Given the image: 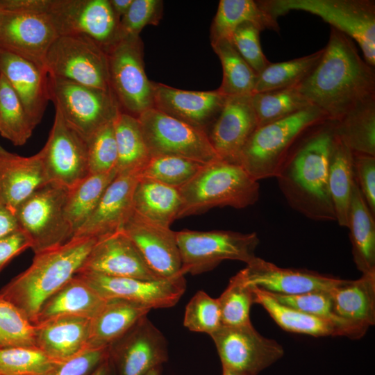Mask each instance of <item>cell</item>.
<instances>
[{
  "label": "cell",
  "instance_id": "f35d334b",
  "mask_svg": "<svg viewBox=\"0 0 375 375\" xmlns=\"http://www.w3.org/2000/svg\"><path fill=\"white\" fill-rule=\"evenodd\" d=\"M222 67L223 77L217 89L226 97L252 94L257 74L236 50L229 39L210 43Z\"/></svg>",
  "mask_w": 375,
  "mask_h": 375
},
{
  "label": "cell",
  "instance_id": "680465c9",
  "mask_svg": "<svg viewBox=\"0 0 375 375\" xmlns=\"http://www.w3.org/2000/svg\"><path fill=\"white\" fill-rule=\"evenodd\" d=\"M115 15L120 19L128 10L133 0H109Z\"/></svg>",
  "mask_w": 375,
  "mask_h": 375
},
{
  "label": "cell",
  "instance_id": "bcb514c9",
  "mask_svg": "<svg viewBox=\"0 0 375 375\" xmlns=\"http://www.w3.org/2000/svg\"><path fill=\"white\" fill-rule=\"evenodd\" d=\"M58 362L37 347L0 348L2 375H47Z\"/></svg>",
  "mask_w": 375,
  "mask_h": 375
},
{
  "label": "cell",
  "instance_id": "11a10c76",
  "mask_svg": "<svg viewBox=\"0 0 375 375\" xmlns=\"http://www.w3.org/2000/svg\"><path fill=\"white\" fill-rule=\"evenodd\" d=\"M28 249L31 242L20 229L0 240V272L16 256Z\"/></svg>",
  "mask_w": 375,
  "mask_h": 375
},
{
  "label": "cell",
  "instance_id": "f546056e",
  "mask_svg": "<svg viewBox=\"0 0 375 375\" xmlns=\"http://www.w3.org/2000/svg\"><path fill=\"white\" fill-rule=\"evenodd\" d=\"M151 309L121 299H107L90 319L88 349L108 348Z\"/></svg>",
  "mask_w": 375,
  "mask_h": 375
},
{
  "label": "cell",
  "instance_id": "7dc6e473",
  "mask_svg": "<svg viewBox=\"0 0 375 375\" xmlns=\"http://www.w3.org/2000/svg\"><path fill=\"white\" fill-rule=\"evenodd\" d=\"M36 347L35 325L0 294V348Z\"/></svg>",
  "mask_w": 375,
  "mask_h": 375
},
{
  "label": "cell",
  "instance_id": "7402d4cb",
  "mask_svg": "<svg viewBox=\"0 0 375 375\" xmlns=\"http://www.w3.org/2000/svg\"><path fill=\"white\" fill-rule=\"evenodd\" d=\"M153 89V108L207 134L227 97L218 90L190 91L155 82Z\"/></svg>",
  "mask_w": 375,
  "mask_h": 375
},
{
  "label": "cell",
  "instance_id": "52a82bcc",
  "mask_svg": "<svg viewBox=\"0 0 375 375\" xmlns=\"http://www.w3.org/2000/svg\"><path fill=\"white\" fill-rule=\"evenodd\" d=\"M49 99L67 124L88 141L122 111L111 90L48 76Z\"/></svg>",
  "mask_w": 375,
  "mask_h": 375
},
{
  "label": "cell",
  "instance_id": "8992f818",
  "mask_svg": "<svg viewBox=\"0 0 375 375\" xmlns=\"http://www.w3.org/2000/svg\"><path fill=\"white\" fill-rule=\"evenodd\" d=\"M274 18L292 10L310 12L351 38L360 47L363 58L375 66V1L372 0L258 1Z\"/></svg>",
  "mask_w": 375,
  "mask_h": 375
},
{
  "label": "cell",
  "instance_id": "f907efd6",
  "mask_svg": "<svg viewBox=\"0 0 375 375\" xmlns=\"http://www.w3.org/2000/svg\"><path fill=\"white\" fill-rule=\"evenodd\" d=\"M162 10L161 0H133L128 12L120 19L119 39L128 35H139L147 25H158Z\"/></svg>",
  "mask_w": 375,
  "mask_h": 375
},
{
  "label": "cell",
  "instance_id": "8d00e7d4",
  "mask_svg": "<svg viewBox=\"0 0 375 375\" xmlns=\"http://www.w3.org/2000/svg\"><path fill=\"white\" fill-rule=\"evenodd\" d=\"M335 135L354 153L375 156V98L333 122Z\"/></svg>",
  "mask_w": 375,
  "mask_h": 375
},
{
  "label": "cell",
  "instance_id": "6f0895ef",
  "mask_svg": "<svg viewBox=\"0 0 375 375\" xmlns=\"http://www.w3.org/2000/svg\"><path fill=\"white\" fill-rule=\"evenodd\" d=\"M19 229L15 212L0 203V240Z\"/></svg>",
  "mask_w": 375,
  "mask_h": 375
},
{
  "label": "cell",
  "instance_id": "9c48e42d",
  "mask_svg": "<svg viewBox=\"0 0 375 375\" xmlns=\"http://www.w3.org/2000/svg\"><path fill=\"white\" fill-rule=\"evenodd\" d=\"M183 275L210 271L226 260L247 264L256 256L259 244L256 233L231 231H176Z\"/></svg>",
  "mask_w": 375,
  "mask_h": 375
},
{
  "label": "cell",
  "instance_id": "d6a6232c",
  "mask_svg": "<svg viewBox=\"0 0 375 375\" xmlns=\"http://www.w3.org/2000/svg\"><path fill=\"white\" fill-rule=\"evenodd\" d=\"M181 198L178 188L138 178L133 199V211L155 224L170 227L178 218Z\"/></svg>",
  "mask_w": 375,
  "mask_h": 375
},
{
  "label": "cell",
  "instance_id": "1f68e13d",
  "mask_svg": "<svg viewBox=\"0 0 375 375\" xmlns=\"http://www.w3.org/2000/svg\"><path fill=\"white\" fill-rule=\"evenodd\" d=\"M244 22L256 25L261 31L265 29L279 33L277 19L258 1L220 0L210 28V43L221 39H230L234 30Z\"/></svg>",
  "mask_w": 375,
  "mask_h": 375
},
{
  "label": "cell",
  "instance_id": "e575fe53",
  "mask_svg": "<svg viewBox=\"0 0 375 375\" xmlns=\"http://www.w3.org/2000/svg\"><path fill=\"white\" fill-rule=\"evenodd\" d=\"M252 290L254 303L262 306L283 330L314 337L341 336L328 321L281 303L267 292L256 287L252 286Z\"/></svg>",
  "mask_w": 375,
  "mask_h": 375
},
{
  "label": "cell",
  "instance_id": "74e56055",
  "mask_svg": "<svg viewBox=\"0 0 375 375\" xmlns=\"http://www.w3.org/2000/svg\"><path fill=\"white\" fill-rule=\"evenodd\" d=\"M117 175L116 170L90 174L68 190L65 212L74 235L93 212L106 189Z\"/></svg>",
  "mask_w": 375,
  "mask_h": 375
},
{
  "label": "cell",
  "instance_id": "ee69618b",
  "mask_svg": "<svg viewBox=\"0 0 375 375\" xmlns=\"http://www.w3.org/2000/svg\"><path fill=\"white\" fill-rule=\"evenodd\" d=\"M204 165L181 157L156 156L150 158L137 176L179 189L188 183Z\"/></svg>",
  "mask_w": 375,
  "mask_h": 375
},
{
  "label": "cell",
  "instance_id": "c3c4849f",
  "mask_svg": "<svg viewBox=\"0 0 375 375\" xmlns=\"http://www.w3.org/2000/svg\"><path fill=\"white\" fill-rule=\"evenodd\" d=\"M183 325L190 331L210 335L222 326L217 299L202 290L198 291L185 307Z\"/></svg>",
  "mask_w": 375,
  "mask_h": 375
},
{
  "label": "cell",
  "instance_id": "3957f363",
  "mask_svg": "<svg viewBox=\"0 0 375 375\" xmlns=\"http://www.w3.org/2000/svg\"><path fill=\"white\" fill-rule=\"evenodd\" d=\"M97 240L74 237L35 253L31 265L6 284L0 294L34 324L43 303L76 274Z\"/></svg>",
  "mask_w": 375,
  "mask_h": 375
},
{
  "label": "cell",
  "instance_id": "e0dca14e",
  "mask_svg": "<svg viewBox=\"0 0 375 375\" xmlns=\"http://www.w3.org/2000/svg\"><path fill=\"white\" fill-rule=\"evenodd\" d=\"M76 274L106 299H124L151 310L174 306L186 289L183 274L153 281L110 276L88 272H80Z\"/></svg>",
  "mask_w": 375,
  "mask_h": 375
},
{
  "label": "cell",
  "instance_id": "83f0119b",
  "mask_svg": "<svg viewBox=\"0 0 375 375\" xmlns=\"http://www.w3.org/2000/svg\"><path fill=\"white\" fill-rule=\"evenodd\" d=\"M90 319L60 317L35 325V346L56 362L88 349Z\"/></svg>",
  "mask_w": 375,
  "mask_h": 375
},
{
  "label": "cell",
  "instance_id": "03108f58",
  "mask_svg": "<svg viewBox=\"0 0 375 375\" xmlns=\"http://www.w3.org/2000/svg\"><path fill=\"white\" fill-rule=\"evenodd\" d=\"M0 77H1V72H0Z\"/></svg>",
  "mask_w": 375,
  "mask_h": 375
},
{
  "label": "cell",
  "instance_id": "7bdbcfd3",
  "mask_svg": "<svg viewBox=\"0 0 375 375\" xmlns=\"http://www.w3.org/2000/svg\"><path fill=\"white\" fill-rule=\"evenodd\" d=\"M251 102L258 127L313 106L296 88L254 93Z\"/></svg>",
  "mask_w": 375,
  "mask_h": 375
},
{
  "label": "cell",
  "instance_id": "94428289",
  "mask_svg": "<svg viewBox=\"0 0 375 375\" xmlns=\"http://www.w3.org/2000/svg\"><path fill=\"white\" fill-rule=\"evenodd\" d=\"M146 375H161V367L153 369Z\"/></svg>",
  "mask_w": 375,
  "mask_h": 375
},
{
  "label": "cell",
  "instance_id": "277c9868",
  "mask_svg": "<svg viewBox=\"0 0 375 375\" xmlns=\"http://www.w3.org/2000/svg\"><path fill=\"white\" fill-rule=\"evenodd\" d=\"M328 120L322 110L310 106L259 126L244 147L238 163L258 181L276 177L299 141L312 128Z\"/></svg>",
  "mask_w": 375,
  "mask_h": 375
},
{
  "label": "cell",
  "instance_id": "f6af8a7d",
  "mask_svg": "<svg viewBox=\"0 0 375 375\" xmlns=\"http://www.w3.org/2000/svg\"><path fill=\"white\" fill-rule=\"evenodd\" d=\"M222 326L251 324L250 310L254 303L252 286L247 285L240 271L231 277L225 290L217 298Z\"/></svg>",
  "mask_w": 375,
  "mask_h": 375
},
{
  "label": "cell",
  "instance_id": "d590c367",
  "mask_svg": "<svg viewBox=\"0 0 375 375\" xmlns=\"http://www.w3.org/2000/svg\"><path fill=\"white\" fill-rule=\"evenodd\" d=\"M117 151V174H135L151 157L137 117L120 112L114 121Z\"/></svg>",
  "mask_w": 375,
  "mask_h": 375
},
{
  "label": "cell",
  "instance_id": "cb8c5ba5",
  "mask_svg": "<svg viewBox=\"0 0 375 375\" xmlns=\"http://www.w3.org/2000/svg\"><path fill=\"white\" fill-rule=\"evenodd\" d=\"M138 180L135 174H117L106 189L93 212L73 238L98 240L122 230L133 211V193Z\"/></svg>",
  "mask_w": 375,
  "mask_h": 375
},
{
  "label": "cell",
  "instance_id": "681fc988",
  "mask_svg": "<svg viewBox=\"0 0 375 375\" xmlns=\"http://www.w3.org/2000/svg\"><path fill=\"white\" fill-rule=\"evenodd\" d=\"M114 121L104 126L87 141L90 174L116 170L117 151Z\"/></svg>",
  "mask_w": 375,
  "mask_h": 375
},
{
  "label": "cell",
  "instance_id": "7c38bea8",
  "mask_svg": "<svg viewBox=\"0 0 375 375\" xmlns=\"http://www.w3.org/2000/svg\"><path fill=\"white\" fill-rule=\"evenodd\" d=\"M151 156H173L209 164L219 157L208 134L155 108L138 117Z\"/></svg>",
  "mask_w": 375,
  "mask_h": 375
},
{
  "label": "cell",
  "instance_id": "6da1fadb",
  "mask_svg": "<svg viewBox=\"0 0 375 375\" xmlns=\"http://www.w3.org/2000/svg\"><path fill=\"white\" fill-rule=\"evenodd\" d=\"M296 88L330 121L337 122L375 98L374 67L360 56L351 38L331 27L320 60Z\"/></svg>",
  "mask_w": 375,
  "mask_h": 375
},
{
  "label": "cell",
  "instance_id": "9a60e30c",
  "mask_svg": "<svg viewBox=\"0 0 375 375\" xmlns=\"http://www.w3.org/2000/svg\"><path fill=\"white\" fill-rule=\"evenodd\" d=\"M168 357L167 341L147 315L108 347L116 375H146Z\"/></svg>",
  "mask_w": 375,
  "mask_h": 375
},
{
  "label": "cell",
  "instance_id": "6125c7cd",
  "mask_svg": "<svg viewBox=\"0 0 375 375\" xmlns=\"http://www.w3.org/2000/svg\"><path fill=\"white\" fill-rule=\"evenodd\" d=\"M222 375H244L240 373L235 372L233 371L227 370V369H222Z\"/></svg>",
  "mask_w": 375,
  "mask_h": 375
},
{
  "label": "cell",
  "instance_id": "7a4b0ae2",
  "mask_svg": "<svg viewBox=\"0 0 375 375\" xmlns=\"http://www.w3.org/2000/svg\"><path fill=\"white\" fill-rule=\"evenodd\" d=\"M333 121L309 131L295 146L276 176L289 206L315 221H336L328 189Z\"/></svg>",
  "mask_w": 375,
  "mask_h": 375
},
{
  "label": "cell",
  "instance_id": "ac0fdd59",
  "mask_svg": "<svg viewBox=\"0 0 375 375\" xmlns=\"http://www.w3.org/2000/svg\"><path fill=\"white\" fill-rule=\"evenodd\" d=\"M58 36L48 14L2 10L0 49L43 69L47 53Z\"/></svg>",
  "mask_w": 375,
  "mask_h": 375
},
{
  "label": "cell",
  "instance_id": "60d3db41",
  "mask_svg": "<svg viewBox=\"0 0 375 375\" xmlns=\"http://www.w3.org/2000/svg\"><path fill=\"white\" fill-rule=\"evenodd\" d=\"M269 294L281 303L328 321L338 329L341 336L358 339L367 331L335 314L330 291H313L296 295Z\"/></svg>",
  "mask_w": 375,
  "mask_h": 375
},
{
  "label": "cell",
  "instance_id": "db71d44e",
  "mask_svg": "<svg viewBox=\"0 0 375 375\" xmlns=\"http://www.w3.org/2000/svg\"><path fill=\"white\" fill-rule=\"evenodd\" d=\"M353 167L355 181L375 215V156L353 152Z\"/></svg>",
  "mask_w": 375,
  "mask_h": 375
},
{
  "label": "cell",
  "instance_id": "8fae6325",
  "mask_svg": "<svg viewBox=\"0 0 375 375\" xmlns=\"http://www.w3.org/2000/svg\"><path fill=\"white\" fill-rule=\"evenodd\" d=\"M44 69L50 76L110 90L107 52L86 35H59L47 53Z\"/></svg>",
  "mask_w": 375,
  "mask_h": 375
},
{
  "label": "cell",
  "instance_id": "9f6ffc18",
  "mask_svg": "<svg viewBox=\"0 0 375 375\" xmlns=\"http://www.w3.org/2000/svg\"><path fill=\"white\" fill-rule=\"evenodd\" d=\"M52 0H0V9L8 12L48 14Z\"/></svg>",
  "mask_w": 375,
  "mask_h": 375
},
{
  "label": "cell",
  "instance_id": "4fadbf2b",
  "mask_svg": "<svg viewBox=\"0 0 375 375\" xmlns=\"http://www.w3.org/2000/svg\"><path fill=\"white\" fill-rule=\"evenodd\" d=\"M210 336L216 347L222 369L244 375H258L284 354L281 344L260 335L251 323L222 326Z\"/></svg>",
  "mask_w": 375,
  "mask_h": 375
},
{
  "label": "cell",
  "instance_id": "e7e4bbea",
  "mask_svg": "<svg viewBox=\"0 0 375 375\" xmlns=\"http://www.w3.org/2000/svg\"><path fill=\"white\" fill-rule=\"evenodd\" d=\"M1 13H2V10L0 9V25H1Z\"/></svg>",
  "mask_w": 375,
  "mask_h": 375
},
{
  "label": "cell",
  "instance_id": "d6986e66",
  "mask_svg": "<svg viewBox=\"0 0 375 375\" xmlns=\"http://www.w3.org/2000/svg\"><path fill=\"white\" fill-rule=\"evenodd\" d=\"M80 272L149 281L161 279L122 230L98 239L78 271Z\"/></svg>",
  "mask_w": 375,
  "mask_h": 375
},
{
  "label": "cell",
  "instance_id": "ab89813d",
  "mask_svg": "<svg viewBox=\"0 0 375 375\" xmlns=\"http://www.w3.org/2000/svg\"><path fill=\"white\" fill-rule=\"evenodd\" d=\"M323 52L324 48L290 60L270 62L257 75L253 94L297 88L315 69Z\"/></svg>",
  "mask_w": 375,
  "mask_h": 375
},
{
  "label": "cell",
  "instance_id": "30bf717a",
  "mask_svg": "<svg viewBox=\"0 0 375 375\" xmlns=\"http://www.w3.org/2000/svg\"><path fill=\"white\" fill-rule=\"evenodd\" d=\"M110 88L122 112L138 117L153 106V81L144 70L139 35L120 38L107 51Z\"/></svg>",
  "mask_w": 375,
  "mask_h": 375
},
{
  "label": "cell",
  "instance_id": "d4e9b609",
  "mask_svg": "<svg viewBox=\"0 0 375 375\" xmlns=\"http://www.w3.org/2000/svg\"><path fill=\"white\" fill-rule=\"evenodd\" d=\"M0 72L17 94L34 125H38L50 101L46 71L0 49Z\"/></svg>",
  "mask_w": 375,
  "mask_h": 375
},
{
  "label": "cell",
  "instance_id": "4dcf8cb0",
  "mask_svg": "<svg viewBox=\"0 0 375 375\" xmlns=\"http://www.w3.org/2000/svg\"><path fill=\"white\" fill-rule=\"evenodd\" d=\"M347 228L352 255L362 274H375V221L356 181L354 183Z\"/></svg>",
  "mask_w": 375,
  "mask_h": 375
},
{
  "label": "cell",
  "instance_id": "be15d7a7",
  "mask_svg": "<svg viewBox=\"0 0 375 375\" xmlns=\"http://www.w3.org/2000/svg\"><path fill=\"white\" fill-rule=\"evenodd\" d=\"M6 149H4L1 145H0V151H4Z\"/></svg>",
  "mask_w": 375,
  "mask_h": 375
},
{
  "label": "cell",
  "instance_id": "816d5d0a",
  "mask_svg": "<svg viewBox=\"0 0 375 375\" xmlns=\"http://www.w3.org/2000/svg\"><path fill=\"white\" fill-rule=\"evenodd\" d=\"M260 31L253 24L244 22L234 30L229 39L257 75L270 64L262 50Z\"/></svg>",
  "mask_w": 375,
  "mask_h": 375
},
{
  "label": "cell",
  "instance_id": "603a6c76",
  "mask_svg": "<svg viewBox=\"0 0 375 375\" xmlns=\"http://www.w3.org/2000/svg\"><path fill=\"white\" fill-rule=\"evenodd\" d=\"M240 270L245 283L265 292L296 295L313 291H330L340 278L308 269L282 268L256 256Z\"/></svg>",
  "mask_w": 375,
  "mask_h": 375
},
{
  "label": "cell",
  "instance_id": "ba28073f",
  "mask_svg": "<svg viewBox=\"0 0 375 375\" xmlns=\"http://www.w3.org/2000/svg\"><path fill=\"white\" fill-rule=\"evenodd\" d=\"M67 194V188L47 183L15 210L19 228L29 239L34 253L58 247L73 238L65 212Z\"/></svg>",
  "mask_w": 375,
  "mask_h": 375
},
{
  "label": "cell",
  "instance_id": "91938a15",
  "mask_svg": "<svg viewBox=\"0 0 375 375\" xmlns=\"http://www.w3.org/2000/svg\"><path fill=\"white\" fill-rule=\"evenodd\" d=\"M90 375H116L112 362L108 357Z\"/></svg>",
  "mask_w": 375,
  "mask_h": 375
},
{
  "label": "cell",
  "instance_id": "44dd1931",
  "mask_svg": "<svg viewBox=\"0 0 375 375\" xmlns=\"http://www.w3.org/2000/svg\"><path fill=\"white\" fill-rule=\"evenodd\" d=\"M258 127L251 94L229 96L208 136L221 160L239 165L240 153Z\"/></svg>",
  "mask_w": 375,
  "mask_h": 375
},
{
  "label": "cell",
  "instance_id": "4316f807",
  "mask_svg": "<svg viewBox=\"0 0 375 375\" xmlns=\"http://www.w3.org/2000/svg\"><path fill=\"white\" fill-rule=\"evenodd\" d=\"M107 299L76 274L42 305L34 325L60 317L92 319Z\"/></svg>",
  "mask_w": 375,
  "mask_h": 375
},
{
  "label": "cell",
  "instance_id": "5bb4252c",
  "mask_svg": "<svg viewBox=\"0 0 375 375\" xmlns=\"http://www.w3.org/2000/svg\"><path fill=\"white\" fill-rule=\"evenodd\" d=\"M48 15L59 35H86L106 51L119 40L120 19L109 0H52Z\"/></svg>",
  "mask_w": 375,
  "mask_h": 375
},
{
  "label": "cell",
  "instance_id": "2e32d148",
  "mask_svg": "<svg viewBox=\"0 0 375 375\" xmlns=\"http://www.w3.org/2000/svg\"><path fill=\"white\" fill-rule=\"evenodd\" d=\"M49 183L70 190L88 174V143L56 110L48 140L41 149Z\"/></svg>",
  "mask_w": 375,
  "mask_h": 375
},
{
  "label": "cell",
  "instance_id": "5b68a950",
  "mask_svg": "<svg viewBox=\"0 0 375 375\" xmlns=\"http://www.w3.org/2000/svg\"><path fill=\"white\" fill-rule=\"evenodd\" d=\"M181 206L177 219L215 207L245 208L259 198L260 185L238 164L217 160L205 165L179 189Z\"/></svg>",
  "mask_w": 375,
  "mask_h": 375
},
{
  "label": "cell",
  "instance_id": "484cf974",
  "mask_svg": "<svg viewBox=\"0 0 375 375\" xmlns=\"http://www.w3.org/2000/svg\"><path fill=\"white\" fill-rule=\"evenodd\" d=\"M49 183L41 150L28 157L0 151V203L15 212L35 190Z\"/></svg>",
  "mask_w": 375,
  "mask_h": 375
},
{
  "label": "cell",
  "instance_id": "ffe728a7",
  "mask_svg": "<svg viewBox=\"0 0 375 375\" xmlns=\"http://www.w3.org/2000/svg\"><path fill=\"white\" fill-rule=\"evenodd\" d=\"M122 230L159 277L167 278L183 274L176 231L170 227L155 224L133 211Z\"/></svg>",
  "mask_w": 375,
  "mask_h": 375
},
{
  "label": "cell",
  "instance_id": "f5cc1de1",
  "mask_svg": "<svg viewBox=\"0 0 375 375\" xmlns=\"http://www.w3.org/2000/svg\"><path fill=\"white\" fill-rule=\"evenodd\" d=\"M108 357V348H88L58 362L47 375H90Z\"/></svg>",
  "mask_w": 375,
  "mask_h": 375
},
{
  "label": "cell",
  "instance_id": "f1b7e54d",
  "mask_svg": "<svg viewBox=\"0 0 375 375\" xmlns=\"http://www.w3.org/2000/svg\"><path fill=\"white\" fill-rule=\"evenodd\" d=\"M330 294L338 317L366 330L375 324V274L340 279Z\"/></svg>",
  "mask_w": 375,
  "mask_h": 375
},
{
  "label": "cell",
  "instance_id": "b9f144b4",
  "mask_svg": "<svg viewBox=\"0 0 375 375\" xmlns=\"http://www.w3.org/2000/svg\"><path fill=\"white\" fill-rule=\"evenodd\" d=\"M36 126L26 113L8 81L0 77V134L15 146H22L31 137Z\"/></svg>",
  "mask_w": 375,
  "mask_h": 375
},
{
  "label": "cell",
  "instance_id": "836d02e7",
  "mask_svg": "<svg viewBox=\"0 0 375 375\" xmlns=\"http://www.w3.org/2000/svg\"><path fill=\"white\" fill-rule=\"evenodd\" d=\"M328 181L336 222L340 226L347 227L355 183L353 152L335 133L330 153Z\"/></svg>",
  "mask_w": 375,
  "mask_h": 375
},
{
  "label": "cell",
  "instance_id": "003e7915",
  "mask_svg": "<svg viewBox=\"0 0 375 375\" xmlns=\"http://www.w3.org/2000/svg\"><path fill=\"white\" fill-rule=\"evenodd\" d=\"M0 375H2V374H0Z\"/></svg>",
  "mask_w": 375,
  "mask_h": 375
}]
</instances>
